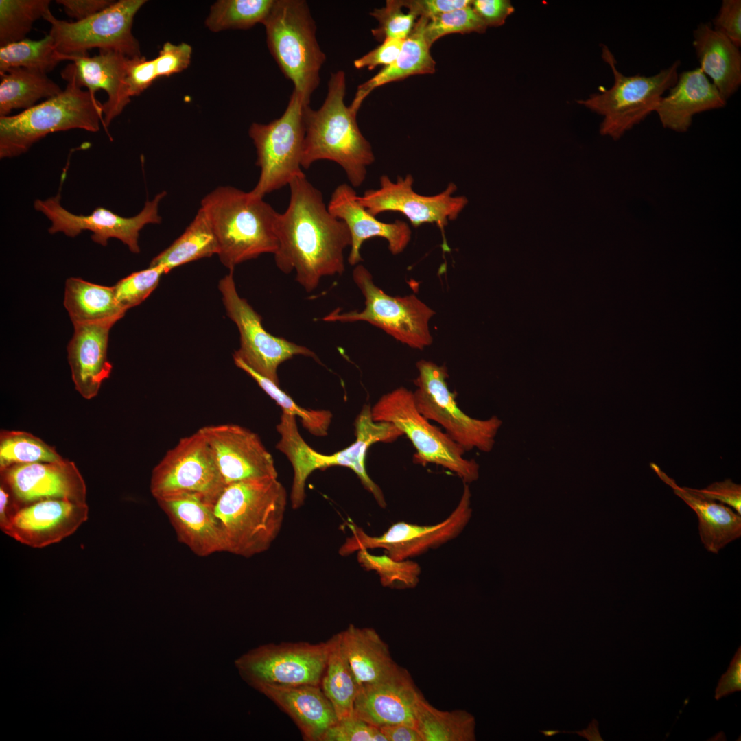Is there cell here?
<instances>
[{"instance_id": "6da1fadb", "label": "cell", "mask_w": 741, "mask_h": 741, "mask_svg": "<svg viewBox=\"0 0 741 741\" xmlns=\"http://www.w3.org/2000/svg\"><path fill=\"white\" fill-rule=\"evenodd\" d=\"M290 198L283 213H277L274 229L279 247L274 254L283 273L296 272V281L307 292L323 277L342 274L344 249L351 237L346 224L328 210L322 193L305 175L289 183Z\"/></svg>"}, {"instance_id": "7a4b0ae2", "label": "cell", "mask_w": 741, "mask_h": 741, "mask_svg": "<svg viewBox=\"0 0 741 741\" xmlns=\"http://www.w3.org/2000/svg\"><path fill=\"white\" fill-rule=\"evenodd\" d=\"M346 87L344 72L332 73L322 105L318 110L303 107L305 135L301 167L309 169L320 160L333 161L344 170L351 185L359 187L375 156L358 127L357 113L344 104Z\"/></svg>"}, {"instance_id": "3957f363", "label": "cell", "mask_w": 741, "mask_h": 741, "mask_svg": "<svg viewBox=\"0 0 741 741\" xmlns=\"http://www.w3.org/2000/svg\"><path fill=\"white\" fill-rule=\"evenodd\" d=\"M287 492L277 478H252L226 485L213 512L227 552L251 557L269 549L281 530Z\"/></svg>"}, {"instance_id": "277c9868", "label": "cell", "mask_w": 741, "mask_h": 741, "mask_svg": "<svg viewBox=\"0 0 741 741\" xmlns=\"http://www.w3.org/2000/svg\"><path fill=\"white\" fill-rule=\"evenodd\" d=\"M355 440L346 448L331 455H324L309 447L300 435L296 418L283 412L277 430L281 436L276 447L283 453L291 462L294 478L291 491L293 508L301 507L305 498V482L316 469L332 466L351 469L359 478L364 488L374 497L379 506H386L384 495L379 486L368 475L365 458L368 448L377 442L390 443L403 434L391 423L377 422L373 420L371 407L364 405L355 422Z\"/></svg>"}, {"instance_id": "5b68a950", "label": "cell", "mask_w": 741, "mask_h": 741, "mask_svg": "<svg viewBox=\"0 0 741 741\" xmlns=\"http://www.w3.org/2000/svg\"><path fill=\"white\" fill-rule=\"evenodd\" d=\"M200 204L217 239V255L229 270L262 254L277 252L274 224L278 213L263 198L231 186H220L206 195Z\"/></svg>"}, {"instance_id": "8992f818", "label": "cell", "mask_w": 741, "mask_h": 741, "mask_svg": "<svg viewBox=\"0 0 741 741\" xmlns=\"http://www.w3.org/2000/svg\"><path fill=\"white\" fill-rule=\"evenodd\" d=\"M64 90L23 112L0 117V158H11L27 152L50 133L72 129L96 132L103 124L102 104L74 80Z\"/></svg>"}, {"instance_id": "52a82bcc", "label": "cell", "mask_w": 741, "mask_h": 741, "mask_svg": "<svg viewBox=\"0 0 741 741\" xmlns=\"http://www.w3.org/2000/svg\"><path fill=\"white\" fill-rule=\"evenodd\" d=\"M263 25L268 47L283 75L291 80L304 106L320 83L326 56L316 36V26L303 0H275Z\"/></svg>"}, {"instance_id": "ba28073f", "label": "cell", "mask_w": 741, "mask_h": 741, "mask_svg": "<svg viewBox=\"0 0 741 741\" xmlns=\"http://www.w3.org/2000/svg\"><path fill=\"white\" fill-rule=\"evenodd\" d=\"M602 58L613 72V86L577 102L603 116L602 135L618 139L655 112L664 93L677 82L681 62L677 60L650 76L625 75L618 69L615 57L606 45L602 47Z\"/></svg>"}, {"instance_id": "9c48e42d", "label": "cell", "mask_w": 741, "mask_h": 741, "mask_svg": "<svg viewBox=\"0 0 741 741\" xmlns=\"http://www.w3.org/2000/svg\"><path fill=\"white\" fill-rule=\"evenodd\" d=\"M371 416L375 421L391 423L401 430L416 449L415 463L440 466L464 484L478 479L479 464L464 458L465 449L419 412L412 391L401 386L382 395L371 407Z\"/></svg>"}, {"instance_id": "30bf717a", "label": "cell", "mask_w": 741, "mask_h": 741, "mask_svg": "<svg viewBox=\"0 0 741 741\" xmlns=\"http://www.w3.org/2000/svg\"><path fill=\"white\" fill-rule=\"evenodd\" d=\"M353 279L365 298L361 311L341 312L338 308L322 318L325 322L365 321L408 346L423 350L432 344L429 322L435 311L414 294L392 296L377 287L370 272L361 264Z\"/></svg>"}, {"instance_id": "8fae6325", "label": "cell", "mask_w": 741, "mask_h": 741, "mask_svg": "<svg viewBox=\"0 0 741 741\" xmlns=\"http://www.w3.org/2000/svg\"><path fill=\"white\" fill-rule=\"evenodd\" d=\"M225 486L200 429L166 453L150 480V491L157 502L193 498L213 508Z\"/></svg>"}, {"instance_id": "7c38bea8", "label": "cell", "mask_w": 741, "mask_h": 741, "mask_svg": "<svg viewBox=\"0 0 741 741\" xmlns=\"http://www.w3.org/2000/svg\"><path fill=\"white\" fill-rule=\"evenodd\" d=\"M303 107L294 90L279 118L268 124L250 125L248 133L256 148V165L260 168L258 182L250 191L253 196L263 198L289 185L295 177L305 175L301 169L305 135Z\"/></svg>"}, {"instance_id": "4fadbf2b", "label": "cell", "mask_w": 741, "mask_h": 741, "mask_svg": "<svg viewBox=\"0 0 741 741\" xmlns=\"http://www.w3.org/2000/svg\"><path fill=\"white\" fill-rule=\"evenodd\" d=\"M416 366L419 374L414 380L416 388L413 395L419 412L428 420L439 423L466 451L478 449L490 452L502 420L497 416L478 419L461 410L456 400V392L448 387L449 375L445 365L421 360Z\"/></svg>"}, {"instance_id": "5bb4252c", "label": "cell", "mask_w": 741, "mask_h": 741, "mask_svg": "<svg viewBox=\"0 0 741 741\" xmlns=\"http://www.w3.org/2000/svg\"><path fill=\"white\" fill-rule=\"evenodd\" d=\"M147 2L119 0L82 21L56 19L49 11L43 19L51 25L49 35L56 51L68 57L88 55V51H113L129 58L141 57L138 40L132 33L134 17Z\"/></svg>"}, {"instance_id": "9a60e30c", "label": "cell", "mask_w": 741, "mask_h": 741, "mask_svg": "<svg viewBox=\"0 0 741 741\" xmlns=\"http://www.w3.org/2000/svg\"><path fill=\"white\" fill-rule=\"evenodd\" d=\"M330 639L311 644L281 642L259 646L235 661L241 677L251 686L320 685L330 650Z\"/></svg>"}, {"instance_id": "2e32d148", "label": "cell", "mask_w": 741, "mask_h": 741, "mask_svg": "<svg viewBox=\"0 0 741 741\" xmlns=\"http://www.w3.org/2000/svg\"><path fill=\"white\" fill-rule=\"evenodd\" d=\"M218 288L226 314L239 332L240 345L233 357L278 386L277 369L283 362L295 355H303L320 362L309 349L273 336L263 328L262 317L238 294L233 270H230L219 281Z\"/></svg>"}, {"instance_id": "e0dca14e", "label": "cell", "mask_w": 741, "mask_h": 741, "mask_svg": "<svg viewBox=\"0 0 741 741\" xmlns=\"http://www.w3.org/2000/svg\"><path fill=\"white\" fill-rule=\"evenodd\" d=\"M471 496L469 485L464 484L455 509L445 519L433 525L399 521L382 534L370 536L362 528L349 522L348 526L352 535L340 548L339 554L346 556L362 549L382 548L391 558L402 561L437 548L456 538L467 525L472 515Z\"/></svg>"}, {"instance_id": "ac0fdd59", "label": "cell", "mask_w": 741, "mask_h": 741, "mask_svg": "<svg viewBox=\"0 0 741 741\" xmlns=\"http://www.w3.org/2000/svg\"><path fill=\"white\" fill-rule=\"evenodd\" d=\"M60 188L58 194L45 200L36 199L35 210L49 220L50 234L62 233L75 237L84 231L92 233L91 239L102 246H106L110 238H115L126 244L130 252L139 253L138 240L141 230L147 224H160L159 204L166 196L163 191L152 200L145 202L143 209L135 216L126 217L103 207L95 209L89 215H76L67 210L60 204Z\"/></svg>"}, {"instance_id": "d6986e66", "label": "cell", "mask_w": 741, "mask_h": 741, "mask_svg": "<svg viewBox=\"0 0 741 741\" xmlns=\"http://www.w3.org/2000/svg\"><path fill=\"white\" fill-rule=\"evenodd\" d=\"M380 187L366 190L358 202L374 216L392 211L403 214L414 227L425 223L436 224L441 230L449 221L457 218L468 203L465 196H453L457 187L450 183L441 193L431 196L414 192L411 174L398 177L395 183L386 175L380 178Z\"/></svg>"}, {"instance_id": "ffe728a7", "label": "cell", "mask_w": 741, "mask_h": 741, "mask_svg": "<svg viewBox=\"0 0 741 741\" xmlns=\"http://www.w3.org/2000/svg\"><path fill=\"white\" fill-rule=\"evenodd\" d=\"M0 478L19 509L46 499L86 502L84 478L75 464L64 458L13 465L0 470Z\"/></svg>"}, {"instance_id": "44dd1931", "label": "cell", "mask_w": 741, "mask_h": 741, "mask_svg": "<svg viewBox=\"0 0 741 741\" xmlns=\"http://www.w3.org/2000/svg\"><path fill=\"white\" fill-rule=\"evenodd\" d=\"M225 485L252 478H277L271 454L259 436L235 424L200 428Z\"/></svg>"}, {"instance_id": "7402d4cb", "label": "cell", "mask_w": 741, "mask_h": 741, "mask_svg": "<svg viewBox=\"0 0 741 741\" xmlns=\"http://www.w3.org/2000/svg\"><path fill=\"white\" fill-rule=\"evenodd\" d=\"M88 515L86 502L46 499L20 508L1 530L22 544L42 548L73 534Z\"/></svg>"}, {"instance_id": "603a6c76", "label": "cell", "mask_w": 741, "mask_h": 741, "mask_svg": "<svg viewBox=\"0 0 741 741\" xmlns=\"http://www.w3.org/2000/svg\"><path fill=\"white\" fill-rule=\"evenodd\" d=\"M423 697L403 668L390 679L360 687L353 714L378 728L395 724L416 727V712Z\"/></svg>"}, {"instance_id": "cb8c5ba5", "label": "cell", "mask_w": 741, "mask_h": 741, "mask_svg": "<svg viewBox=\"0 0 741 741\" xmlns=\"http://www.w3.org/2000/svg\"><path fill=\"white\" fill-rule=\"evenodd\" d=\"M327 209L349 228L351 244L348 262L352 266L362 261L360 248L366 240L372 237L386 239L388 249L393 255L403 252L410 241L411 230L407 223L401 220L392 223L378 220L358 202L356 192L348 184L336 187Z\"/></svg>"}, {"instance_id": "d4e9b609", "label": "cell", "mask_w": 741, "mask_h": 741, "mask_svg": "<svg viewBox=\"0 0 741 741\" xmlns=\"http://www.w3.org/2000/svg\"><path fill=\"white\" fill-rule=\"evenodd\" d=\"M116 322L102 321L73 325L68 362L75 390L85 399L95 397L113 366L108 360L109 331Z\"/></svg>"}, {"instance_id": "484cf974", "label": "cell", "mask_w": 741, "mask_h": 741, "mask_svg": "<svg viewBox=\"0 0 741 741\" xmlns=\"http://www.w3.org/2000/svg\"><path fill=\"white\" fill-rule=\"evenodd\" d=\"M668 91L655 112L664 128L679 132L688 130L696 114L723 108L727 102L699 67L679 73Z\"/></svg>"}, {"instance_id": "4316f807", "label": "cell", "mask_w": 741, "mask_h": 741, "mask_svg": "<svg viewBox=\"0 0 741 741\" xmlns=\"http://www.w3.org/2000/svg\"><path fill=\"white\" fill-rule=\"evenodd\" d=\"M285 711L307 741H321L338 721L334 709L320 685H259L254 687Z\"/></svg>"}, {"instance_id": "83f0119b", "label": "cell", "mask_w": 741, "mask_h": 741, "mask_svg": "<svg viewBox=\"0 0 741 741\" xmlns=\"http://www.w3.org/2000/svg\"><path fill=\"white\" fill-rule=\"evenodd\" d=\"M167 515L178 539L199 556L227 552L222 526L213 507L193 498L157 502Z\"/></svg>"}, {"instance_id": "f1b7e54d", "label": "cell", "mask_w": 741, "mask_h": 741, "mask_svg": "<svg viewBox=\"0 0 741 741\" xmlns=\"http://www.w3.org/2000/svg\"><path fill=\"white\" fill-rule=\"evenodd\" d=\"M340 634L343 652L359 688L390 679L403 669L392 659L388 644L374 628L349 624Z\"/></svg>"}, {"instance_id": "f546056e", "label": "cell", "mask_w": 741, "mask_h": 741, "mask_svg": "<svg viewBox=\"0 0 741 741\" xmlns=\"http://www.w3.org/2000/svg\"><path fill=\"white\" fill-rule=\"evenodd\" d=\"M692 45L699 68L727 101L741 85L739 47L707 22L693 31Z\"/></svg>"}, {"instance_id": "4dcf8cb0", "label": "cell", "mask_w": 741, "mask_h": 741, "mask_svg": "<svg viewBox=\"0 0 741 741\" xmlns=\"http://www.w3.org/2000/svg\"><path fill=\"white\" fill-rule=\"evenodd\" d=\"M131 58L116 51H99V54L91 57L89 55L72 57L70 60L72 63L61 72L64 80H73L80 87H86L93 94L95 95L99 89L106 92L108 99L102 104V126L105 130L110 125V116Z\"/></svg>"}, {"instance_id": "1f68e13d", "label": "cell", "mask_w": 741, "mask_h": 741, "mask_svg": "<svg viewBox=\"0 0 741 741\" xmlns=\"http://www.w3.org/2000/svg\"><path fill=\"white\" fill-rule=\"evenodd\" d=\"M650 467L660 479L670 486L696 514L698 532L705 548L718 554L725 545L741 536V516L731 507L704 499L688 487L679 486L655 464Z\"/></svg>"}, {"instance_id": "d6a6232c", "label": "cell", "mask_w": 741, "mask_h": 741, "mask_svg": "<svg viewBox=\"0 0 741 741\" xmlns=\"http://www.w3.org/2000/svg\"><path fill=\"white\" fill-rule=\"evenodd\" d=\"M427 21L426 17L419 16L410 34L404 40L397 59L357 87L349 106L354 113H357L365 98L376 88L411 75L432 74L435 72L436 62L424 35Z\"/></svg>"}, {"instance_id": "836d02e7", "label": "cell", "mask_w": 741, "mask_h": 741, "mask_svg": "<svg viewBox=\"0 0 741 741\" xmlns=\"http://www.w3.org/2000/svg\"><path fill=\"white\" fill-rule=\"evenodd\" d=\"M64 305L73 325L117 322L127 311L117 301L113 286H103L75 277L66 281Z\"/></svg>"}, {"instance_id": "e575fe53", "label": "cell", "mask_w": 741, "mask_h": 741, "mask_svg": "<svg viewBox=\"0 0 741 741\" xmlns=\"http://www.w3.org/2000/svg\"><path fill=\"white\" fill-rule=\"evenodd\" d=\"M219 253V244L212 226L200 208L184 233L151 261L150 266H162L166 274L187 263Z\"/></svg>"}, {"instance_id": "d590c367", "label": "cell", "mask_w": 741, "mask_h": 741, "mask_svg": "<svg viewBox=\"0 0 741 741\" xmlns=\"http://www.w3.org/2000/svg\"><path fill=\"white\" fill-rule=\"evenodd\" d=\"M62 91L47 73L12 68L1 75L0 117L8 116L12 110L28 109L39 99H49Z\"/></svg>"}, {"instance_id": "8d00e7d4", "label": "cell", "mask_w": 741, "mask_h": 741, "mask_svg": "<svg viewBox=\"0 0 741 741\" xmlns=\"http://www.w3.org/2000/svg\"><path fill=\"white\" fill-rule=\"evenodd\" d=\"M330 650L320 687L331 703L338 720L353 714L358 685L344 655L340 634L330 638Z\"/></svg>"}, {"instance_id": "74e56055", "label": "cell", "mask_w": 741, "mask_h": 741, "mask_svg": "<svg viewBox=\"0 0 741 741\" xmlns=\"http://www.w3.org/2000/svg\"><path fill=\"white\" fill-rule=\"evenodd\" d=\"M475 718L465 710L443 711L424 697L416 716V728L423 741H473Z\"/></svg>"}, {"instance_id": "f35d334b", "label": "cell", "mask_w": 741, "mask_h": 741, "mask_svg": "<svg viewBox=\"0 0 741 741\" xmlns=\"http://www.w3.org/2000/svg\"><path fill=\"white\" fill-rule=\"evenodd\" d=\"M68 57L59 54L49 34L40 40L23 39L0 47V75L23 67L47 73Z\"/></svg>"}, {"instance_id": "ab89813d", "label": "cell", "mask_w": 741, "mask_h": 741, "mask_svg": "<svg viewBox=\"0 0 741 741\" xmlns=\"http://www.w3.org/2000/svg\"><path fill=\"white\" fill-rule=\"evenodd\" d=\"M275 0H220L211 8L205 25L211 32L246 30L263 23Z\"/></svg>"}, {"instance_id": "60d3db41", "label": "cell", "mask_w": 741, "mask_h": 741, "mask_svg": "<svg viewBox=\"0 0 741 741\" xmlns=\"http://www.w3.org/2000/svg\"><path fill=\"white\" fill-rule=\"evenodd\" d=\"M63 459L54 447L30 433L6 430L0 432V470L16 464Z\"/></svg>"}, {"instance_id": "b9f144b4", "label": "cell", "mask_w": 741, "mask_h": 741, "mask_svg": "<svg viewBox=\"0 0 741 741\" xmlns=\"http://www.w3.org/2000/svg\"><path fill=\"white\" fill-rule=\"evenodd\" d=\"M50 0H0V47L26 38L34 23L50 11Z\"/></svg>"}, {"instance_id": "7bdbcfd3", "label": "cell", "mask_w": 741, "mask_h": 741, "mask_svg": "<svg viewBox=\"0 0 741 741\" xmlns=\"http://www.w3.org/2000/svg\"><path fill=\"white\" fill-rule=\"evenodd\" d=\"M233 360L235 364L249 375L258 386L283 409V412L298 416L303 427L310 434L316 436L327 435L332 419L330 411L307 410L298 405L279 388V386L252 370L239 358L233 357Z\"/></svg>"}, {"instance_id": "ee69618b", "label": "cell", "mask_w": 741, "mask_h": 741, "mask_svg": "<svg viewBox=\"0 0 741 741\" xmlns=\"http://www.w3.org/2000/svg\"><path fill=\"white\" fill-rule=\"evenodd\" d=\"M357 552L360 566L367 571L375 572L384 587L407 589H413L419 584L421 569L411 559L394 560L386 554H372L366 549Z\"/></svg>"}, {"instance_id": "f6af8a7d", "label": "cell", "mask_w": 741, "mask_h": 741, "mask_svg": "<svg viewBox=\"0 0 741 741\" xmlns=\"http://www.w3.org/2000/svg\"><path fill=\"white\" fill-rule=\"evenodd\" d=\"M486 27L471 4L429 19L425 27L424 35L431 47L434 42L443 36L454 33H482Z\"/></svg>"}, {"instance_id": "bcb514c9", "label": "cell", "mask_w": 741, "mask_h": 741, "mask_svg": "<svg viewBox=\"0 0 741 741\" xmlns=\"http://www.w3.org/2000/svg\"><path fill=\"white\" fill-rule=\"evenodd\" d=\"M165 274L162 266H150L121 279L113 286L117 301L126 310L139 305L156 288Z\"/></svg>"}, {"instance_id": "7dc6e473", "label": "cell", "mask_w": 741, "mask_h": 741, "mask_svg": "<svg viewBox=\"0 0 741 741\" xmlns=\"http://www.w3.org/2000/svg\"><path fill=\"white\" fill-rule=\"evenodd\" d=\"M402 8L401 0H388L385 6L370 13L378 21L377 27L371 30L377 40H405L409 36L418 17L410 11L404 12Z\"/></svg>"}, {"instance_id": "c3c4849f", "label": "cell", "mask_w": 741, "mask_h": 741, "mask_svg": "<svg viewBox=\"0 0 741 741\" xmlns=\"http://www.w3.org/2000/svg\"><path fill=\"white\" fill-rule=\"evenodd\" d=\"M158 78L154 60L145 57L132 58L128 65L117 100L110 116V124L130 102V98L139 95Z\"/></svg>"}, {"instance_id": "681fc988", "label": "cell", "mask_w": 741, "mask_h": 741, "mask_svg": "<svg viewBox=\"0 0 741 741\" xmlns=\"http://www.w3.org/2000/svg\"><path fill=\"white\" fill-rule=\"evenodd\" d=\"M321 741H387L379 728L355 716L338 720Z\"/></svg>"}, {"instance_id": "f907efd6", "label": "cell", "mask_w": 741, "mask_h": 741, "mask_svg": "<svg viewBox=\"0 0 741 741\" xmlns=\"http://www.w3.org/2000/svg\"><path fill=\"white\" fill-rule=\"evenodd\" d=\"M191 47L181 43L174 45L165 43L158 56L153 59L157 78L168 77L187 69L191 59Z\"/></svg>"}, {"instance_id": "816d5d0a", "label": "cell", "mask_w": 741, "mask_h": 741, "mask_svg": "<svg viewBox=\"0 0 741 741\" xmlns=\"http://www.w3.org/2000/svg\"><path fill=\"white\" fill-rule=\"evenodd\" d=\"M713 28L725 35L736 46H741V1L723 0L712 20Z\"/></svg>"}, {"instance_id": "f5cc1de1", "label": "cell", "mask_w": 741, "mask_h": 741, "mask_svg": "<svg viewBox=\"0 0 741 741\" xmlns=\"http://www.w3.org/2000/svg\"><path fill=\"white\" fill-rule=\"evenodd\" d=\"M690 489L704 499L720 501L741 515V486L734 483L731 479L714 482L705 489Z\"/></svg>"}, {"instance_id": "db71d44e", "label": "cell", "mask_w": 741, "mask_h": 741, "mask_svg": "<svg viewBox=\"0 0 741 741\" xmlns=\"http://www.w3.org/2000/svg\"><path fill=\"white\" fill-rule=\"evenodd\" d=\"M403 41L401 39H386L374 49L355 59L353 64L356 69L367 68L369 70L381 65L387 67L398 57Z\"/></svg>"}, {"instance_id": "11a10c76", "label": "cell", "mask_w": 741, "mask_h": 741, "mask_svg": "<svg viewBox=\"0 0 741 741\" xmlns=\"http://www.w3.org/2000/svg\"><path fill=\"white\" fill-rule=\"evenodd\" d=\"M470 0H401L403 8L414 13L418 18L433 16L454 10L469 6Z\"/></svg>"}, {"instance_id": "9f6ffc18", "label": "cell", "mask_w": 741, "mask_h": 741, "mask_svg": "<svg viewBox=\"0 0 741 741\" xmlns=\"http://www.w3.org/2000/svg\"><path fill=\"white\" fill-rule=\"evenodd\" d=\"M471 7L487 27L503 25L515 10L508 0H474Z\"/></svg>"}, {"instance_id": "6f0895ef", "label": "cell", "mask_w": 741, "mask_h": 741, "mask_svg": "<svg viewBox=\"0 0 741 741\" xmlns=\"http://www.w3.org/2000/svg\"><path fill=\"white\" fill-rule=\"evenodd\" d=\"M62 5L65 13L75 21L87 19L99 12L115 1L111 0H57Z\"/></svg>"}, {"instance_id": "680465c9", "label": "cell", "mask_w": 741, "mask_h": 741, "mask_svg": "<svg viewBox=\"0 0 741 741\" xmlns=\"http://www.w3.org/2000/svg\"><path fill=\"white\" fill-rule=\"evenodd\" d=\"M741 690V646H739L731 659L727 672L722 674L715 690V698L720 700L735 692Z\"/></svg>"}, {"instance_id": "91938a15", "label": "cell", "mask_w": 741, "mask_h": 741, "mask_svg": "<svg viewBox=\"0 0 741 741\" xmlns=\"http://www.w3.org/2000/svg\"><path fill=\"white\" fill-rule=\"evenodd\" d=\"M379 729L387 741H423L418 729L410 725H386Z\"/></svg>"}, {"instance_id": "94428289", "label": "cell", "mask_w": 741, "mask_h": 741, "mask_svg": "<svg viewBox=\"0 0 741 741\" xmlns=\"http://www.w3.org/2000/svg\"><path fill=\"white\" fill-rule=\"evenodd\" d=\"M19 510L10 492L0 484V528H3Z\"/></svg>"}]
</instances>
